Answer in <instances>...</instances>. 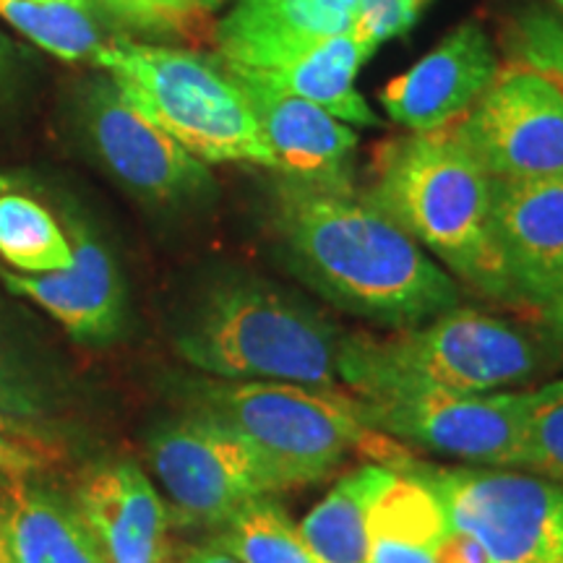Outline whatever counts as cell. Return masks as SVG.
I'll use <instances>...</instances> for the list:
<instances>
[{"label":"cell","mask_w":563,"mask_h":563,"mask_svg":"<svg viewBox=\"0 0 563 563\" xmlns=\"http://www.w3.org/2000/svg\"><path fill=\"white\" fill-rule=\"evenodd\" d=\"M443 131L493 180L563 173V89L522 63H501L481 100Z\"/></svg>","instance_id":"9c48e42d"},{"label":"cell","mask_w":563,"mask_h":563,"mask_svg":"<svg viewBox=\"0 0 563 563\" xmlns=\"http://www.w3.org/2000/svg\"><path fill=\"white\" fill-rule=\"evenodd\" d=\"M222 68L241 87L256 115L272 152V173H277V180L327 191L355 188L357 133L350 125L336 121L319 104L269 87L249 70L224 63Z\"/></svg>","instance_id":"4fadbf2b"},{"label":"cell","mask_w":563,"mask_h":563,"mask_svg":"<svg viewBox=\"0 0 563 563\" xmlns=\"http://www.w3.org/2000/svg\"><path fill=\"white\" fill-rule=\"evenodd\" d=\"M498 70L501 58L481 21H464L378 97L391 121L407 131H439L481 100Z\"/></svg>","instance_id":"9a60e30c"},{"label":"cell","mask_w":563,"mask_h":563,"mask_svg":"<svg viewBox=\"0 0 563 563\" xmlns=\"http://www.w3.org/2000/svg\"><path fill=\"white\" fill-rule=\"evenodd\" d=\"M55 407L58 394L53 389V378L0 323V415L42 426Z\"/></svg>","instance_id":"484cf974"},{"label":"cell","mask_w":563,"mask_h":563,"mask_svg":"<svg viewBox=\"0 0 563 563\" xmlns=\"http://www.w3.org/2000/svg\"><path fill=\"white\" fill-rule=\"evenodd\" d=\"M433 563H488V555H485L483 545L477 543L473 534L449 525L446 534L435 548Z\"/></svg>","instance_id":"4dcf8cb0"},{"label":"cell","mask_w":563,"mask_h":563,"mask_svg":"<svg viewBox=\"0 0 563 563\" xmlns=\"http://www.w3.org/2000/svg\"><path fill=\"white\" fill-rule=\"evenodd\" d=\"M74 264V245L51 203L16 175L0 173V269L47 274Z\"/></svg>","instance_id":"44dd1931"},{"label":"cell","mask_w":563,"mask_h":563,"mask_svg":"<svg viewBox=\"0 0 563 563\" xmlns=\"http://www.w3.org/2000/svg\"><path fill=\"white\" fill-rule=\"evenodd\" d=\"M188 410L220 420L262 456L279 493L334 475L357 452L384 467L402 470L410 446L361 420L355 394L285 382H228L201 376L183 386Z\"/></svg>","instance_id":"5b68a950"},{"label":"cell","mask_w":563,"mask_h":563,"mask_svg":"<svg viewBox=\"0 0 563 563\" xmlns=\"http://www.w3.org/2000/svg\"><path fill=\"white\" fill-rule=\"evenodd\" d=\"M178 563H238V561L232 559L230 553H224L222 548L209 543V545L196 548V551H191L188 555H183Z\"/></svg>","instance_id":"e575fe53"},{"label":"cell","mask_w":563,"mask_h":563,"mask_svg":"<svg viewBox=\"0 0 563 563\" xmlns=\"http://www.w3.org/2000/svg\"><path fill=\"white\" fill-rule=\"evenodd\" d=\"M490 220L511 308L538 319L563 292V173L493 180Z\"/></svg>","instance_id":"7c38bea8"},{"label":"cell","mask_w":563,"mask_h":563,"mask_svg":"<svg viewBox=\"0 0 563 563\" xmlns=\"http://www.w3.org/2000/svg\"><path fill=\"white\" fill-rule=\"evenodd\" d=\"M391 470L363 464L342 475L300 519L298 530L319 563H368V514Z\"/></svg>","instance_id":"7402d4cb"},{"label":"cell","mask_w":563,"mask_h":563,"mask_svg":"<svg viewBox=\"0 0 563 563\" xmlns=\"http://www.w3.org/2000/svg\"><path fill=\"white\" fill-rule=\"evenodd\" d=\"M0 19L21 37L68 63H95V55L104 45L87 9L34 3V0H0Z\"/></svg>","instance_id":"cb8c5ba5"},{"label":"cell","mask_w":563,"mask_h":563,"mask_svg":"<svg viewBox=\"0 0 563 563\" xmlns=\"http://www.w3.org/2000/svg\"><path fill=\"white\" fill-rule=\"evenodd\" d=\"M357 0H238L214 26L217 60L277 70L329 37L352 30Z\"/></svg>","instance_id":"2e32d148"},{"label":"cell","mask_w":563,"mask_h":563,"mask_svg":"<svg viewBox=\"0 0 563 563\" xmlns=\"http://www.w3.org/2000/svg\"><path fill=\"white\" fill-rule=\"evenodd\" d=\"M428 3L431 0H357L355 21H352L350 30L352 40L371 58L382 42L412 30V24L420 19Z\"/></svg>","instance_id":"83f0119b"},{"label":"cell","mask_w":563,"mask_h":563,"mask_svg":"<svg viewBox=\"0 0 563 563\" xmlns=\"http://www.w3.org/2000/svg\"><path fill=\"white\" fill-rule=\"evenodd\" d=\"M490 188V175L439 129L384 141L363 196L456 282L511 306L493 241Z\"/></svg>","instance_id":"3957f363"},{"label":"cell","mask_w":563,"mask_h":563,"mask_svg":"<svg viewBox=\"0 0 563 563\" xmlns=\"http://www.w3.org/2000/svg\"><path fill=\"white\" fill-rule=\"evenodd\" d=\"M0 563H13L9 551H5V543H3V534H0Z\"/></svg>","instance_id":"74e56055"},{"label":"cell","mask_w":563,"mask_h":563,"mask_svg":"<svg viewBox=\"0 0 563 563\" xmlns=\"http://www.w3.org/2000/svg\"><path fill=\"white\" fill-rule=\"evenodd\" d=\"M81 129L104 170L141 201L194 207L214 199L217 183L207 162L133 110L108 76L84 91Z\"/></svg>","instance_id":"8fae6325"},{"label":"cell","mask_w":563,"mask_h":563,"mask_svg":"<svg viewBox=\"0 0 563 563\" xmlns=\"http://www.w3.org/2000/svg\"><path fill=\"white\" fill-rule=\"evenodd\" d=\"M74 245V264L47 274L0 269L9 292L26 298L60 323L76 342L108 344L123 332L125 287L121 269L95 230L81 217L63 214Z\"/></svg>","instance_id":"5bb4252c"},{"label":"cell","mask_w":563,"mask_h":563,"mask_svg":"<svg viewBox=\"0 0 563 563\" xmlns=\"http://www.w3.org/2000/svg\"><path fill=\"white\" fill-rule=\"evenodd\" d=\"M108 563H165L170 509L133 460L91 467L74 496Z\"/></svg>","instance_id":"e0dca14e"},{"label":"cell","mask_w":563,"mask_h":563,"mask_svg":"<svg viewBox=\"0 0 563 563\" xmlns=\"http://www.w3.org/2000/svg\"><path fill=\"white\" fill-rule=\"evenodd\" d=\"M214 532L211 543L238 563H319L295 519L274 496L245 504Z\"/></svg>","instance_id":"603a6c76"},{"label":"cell","mask_w":563,"mask_h":563,"mask_svg":"<svg viewBox=\"0 0 563 563\" xmlns=\"http://www.w3.org/2000/svg\"><path fill=\"white\" fill-rule=\"evenodd\" d=\"M347 332L302 295L251 272H230L196 295L175 329L188 365L228 382L340 389Z\"/></svg>","instance_id":"7a4b0ae2"},{"label":"cell","mask_w":563,"mask_h":563,"mask_svg":"<svg viewBox=\"0 0 563 563\" xmlns=\"http://www.w3.org/2000/svg\"><path fill=\"white\" fill-rule=\"evenodd\" d=\"M412 475L439 498L452 527L483 545L488 563H563V485L493 467H443L412 456Z\"/></svg>","instance_id":"52a82bcc"},{"label":"cell","mask_w":563,"mask_h":563,"mask_svg":"<svg viewBox=\"0 0 563 563\" xmlns=\"http://www.w3.org/2000/svg\"><path fill=\"white\" fill-rule=\"evenodd\" d=\"M517 473L563 485V382L525 391L522 449Z\"/></svg>","instance_id":"d4e9b609"},{"label":"cell","mask_w":563,"mask_h":563,"mask_svg":"<svg viewBox=\"0 0 563 563\" xmlns=\"http://www.w3.org/2000/svg\"><path fill=\"white\" fill-rule=\"evenodd\" d=\"M0 433H9V435H42V439H47L45 431H42V426H37V422L16 420V418H9V415H0Z\"/></svg>","instance_id":"d590c367"},{"label":"cell","mask_w":563,"mask_h":563,"mask_svg":"<svg viewBox=\"0 0 563 563\" xmlns=\"http://www.w3.org/2000/svg\"><path fill=\"white\" fill-rule=\"evenodd\" d=\"M34 3H55V5H74V9H87L91 5V0H34Z\"/></svg>","instance_id":"8d00e7d4"},{"label":"cell","mask_w":563,"mask_h":563,"mask_svg":"<svg viewBox=\"0 0 563 563\" xmlns=\"http://www.w3.org/2000/svg\"><path fill=\"white\" fill-rule=\"evenodd\" d=\"M357 402L365 426L405 446L452 456L473 467H519L525 391H422Z\"/></svg>","instance_id":"30bf717a"},{"label":"cell","mask_w":563,"mask_h":563,"mask_svg":"<svg viewBox=\"0 0 563 563\" xmlns=\"http://www.w3.org/2000/svg\"><path fill=\"white\" fill-rule=\"evenodd\" d=\"M365 60H368V55H365L363 47L352 40L350 32H344L321 42L302 58L287 63V66L277 70H266V74L249 70V74L266 81L274 89L285 91V95L319 104L321 110H327L336 121L376 129V125H382V121L371 110V104L363 100L361 91L355 89L357 68Z\"/></svg>","instance_id":"ffe728a7"},{"label":"cell","mask_w":563,"mask_h":563,"mask_svg":"<svg viewBox=\"0 0 563 563\" xmlns=\"http://www.w3.org/2000/svg\"><path fill=\"white\" fill-rule=\"evenodd\" d=\"M553 365L559 363L538 327L456 306L422 327L386 336L347 332L336 373L357 399H376L506 391Z\"/></svg>","instance_id":"277c9868"},{"label":"cell","mask_w":563,"mask_h":563,"mask_svg":"<svg viewBox=\"0 0 563 563\" xmlns=\"http://www.w3.org/2000/svg\"><path fill=\"white\" fill-rule=\"evenodd\" d=\"M95 66L133 110L201 162H249L274 170V159L249 100L220 60L133 40H104Z\"/></svg>","instance_id":"8992f818"},{"label":"cell","mask_w":563,"mask_h":563,"mask_svg":"<svg viewBox=\"0 0 563 563\" xmlns=\"http://www.w3.org/2000/svg\"><path fill=\"white\" fill-rule=\"evenodd\" d=\"M16 68H19V47L0 32V95L16 81Z\"/></svg>","instance_id":"836d02e7"},{"label":"cell","mask_w":563,"mask_h":563,"mask_svg":"<svg viewBox=\"0 0 563 563\" xmlns=\"http://www.w3.org/2000/svg\"><path fill=\"white\" fill-rule=\"evenodd\" d=\"M150 3L162 13V16L170 21L173 30L194 21L196 13L201 11V5L196 3V0H150Z\"/></svg>","instance_id":"d6a6232c"},{"label":"cell","mask_w":563,"mask_h":563,"mask_svg":"<svg viewBox=\"0 0 563 563\" xmlns=\"http://www.w3.org/2000/svg\"><path fill=\"white\" fill-rule=\"evenodd\" d=\"M0 534L13 563H108L74 498L40 485L11 490Z\"/></svg>","instance_id":"ac0fdd59"},{"label":"cell","mask_w":563,"mask_h":563,"mask_svg":"<svg viewBox=\"0 0 563 563\" xmlns=\"http://www.w3.org/2000/svg\"><path fill=\"white\" fill-rule=\"evenodd\" d=\"M504 51L509 63L543 70L563 89V16L543 9H527L506 21Z\"/></svg>","instance_id":"4316f807"},{"label":"cell","mask_w":563,"mask_h":563,"mask_svg":"<svg viewBox=\"0 0 563 563\" xmlns=\"http://www.w3.org/2000/svg\"><path fill=\"white\" fill-rule=\"evenodd\" d=\"M272 235L302 285L373 327L415 329L462 306V285L363 191L274 180Z\"/></svg>","instance_id":"6da1fadb"},{"label":"cell","mask_w":563,"mask_h":563,"mask_svg":"<svg viewBox=\"0 0 563 563\" xmlns=\"http://www.w3.org/2000/svg\"><path fill=\"white\" fill-rule=\"evenodd\" d=\"M58 452L51 446V439L42 435H9L0 433V475L24 477L47 467Z\"/></svg>","instance_id":"f1b7e54d"},{"label":"cell","mask_w":563,"mask_h":563,"mask_svg":"<svg viewBox=\"0 0 563 563\" xmlns=\"http://www.w3.org/2000/svg\"><path fill=\"white\" fill-rule=\"evenodd\" d=\"M196 3H199L201 9H207V5H214V3H220V0H196Z\"/></svg>","instance_id":"f35d334b"},{"label":"cell","mask_w":563,"mask_h":563,"mask_svg":"<svg viewBox=\"0 0 563 563\" xmlns=\"http://www.w3.org/2000/svg\"><path fill=\"white\" fill-rule=\"evenodd\" d=\"M146 460L170 517L188 527L220 530L245 504L279 496L262 456L220 420L194 410L152 428Z\"/></svg>","instance_id":"ba28073f"},{"label":"cell","mask_w":563,"mask_h":563,"mask_svg":"<svg viewBox=\"0 0 563 563\" xmlns=\"http://www.w3.org/2000/svg\"><path fill=\"white\" fill-rule=\"evenodd\" d=\"M534 327H538L540 334L545 336L555 363L563 365V292L538 316V319H534Z\"/></svg>","instance_id":"1f68e13d"},{"label":"cell","mask_w":563,"mask_h":563,"mask_svg":"<svg viewBox=\"0 0 563 563\" xmlns=\"http://www.w3.org/2000/svg\"><path fill=\"white\" fill-rule=\"evenodd\" d=\"M449 530L435 493L391 470L368 514V563H433Z\"/></svg>","instance_id":"d6986e66"},{"label":"cell","mask_w":563,"mask_h":563,"mask_svg":"<svg viewBox=\"0 0 563 563\" xmlns=\"http://www.w3.org/2000/svg\"><path fill=\"white\" fill-rule=\"evenodd\" d=\"M553 3H555V5H559V9L563 11V0H553Z\"/></svg>","instance_id":"ab89813d"},{"label":"cell","mask_w":563,"mask_h":563,"mask_svg":"<svg viewBox=\"0 0 563 563\" xmlns=\"http://www.w3.org/2000/svg\"><path fill=\"white\" fill-rule=\"evenodd\" d=\"M97 3L118 21H125L136 30H173L170 21L162 16L150 0H97Z\"/></svg>","instance_id":"f546056e"}]
</instances>
